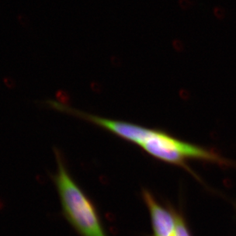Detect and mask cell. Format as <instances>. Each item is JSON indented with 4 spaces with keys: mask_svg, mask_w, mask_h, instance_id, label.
Segmentation results:
<instances>
[{
    "mask_svg": "<svg viewBox=\"0 0 236 236\" xmlns=\"http://www.w3.org/2000/svg\"><path fill=\"white\" fill-rule=\"evenodd\" d=\"M55 183L64 214L82 236H106L93 204L70 175L58 154Z\"/></svg>",
    "mask_w": 236,
    "mask_h": 236,
    "instance_id": "obj_1",
    "label": "cell"
},
{
    "mask_svg": "<svg viewBox=\"0 0 236 236\" xmlns=\"http://www.w3.org/2000/svg\"><path fill=\"white\" fill-rule=\"evenodd\" d=\"M140 146L152 157L164 162L184 166L187 160L199 159L227 164L215 152L182 141L158 129L148 128Z\"/></svg>",
    "mask_w": 236,
    "mask_h": 236,
    "instance_id": "obj_2",
    "label": "cell"
},
{
    "mask_svg": "<svg viewBox=\"0 0 236 236\" xmlns=\"http://www.w3.org/2000/svg\"><path fill=\"white\" fill-rule=\"evenodd\" d=\"M143 197L151 217L153 236H174L176 217L159 204L148 191L143 192Z\"/></svg>",
    "mask_w": 236,
    "mask_h": 236,
    "instance_id": "obj_3",
    "label": "cell"
},
{
    "mask_svg": "<svg viewBox=\"0 0 236 236\" xmlns=\"http://www.w3.org/2000/svg\"><path fill=\"white\" fill-rule=\"evenodd\" d=\"M176 217V227L174 236H190L185 222L180 216Z\"/></svg>",
    "mask_w": 236,
    "mask_h": 236,
    "instance_id": "obj_4",
    "label": "cell"
},
{
    "mask_svg": "<svg viewBox=\"0 0 236 236\" xmlns=\"http://www.w3.org/2000/svg\"><path fill=\"white\" fill-rule=\"evenodd\" d=\"M213 12H214V14L215 15L216 17L219 19H222L224 17V15H225L224 9L222 8L221 7H218V6L214 7L213 9Z\"/></svg>",
    "mask_w": 236,
    "mask_h": 236,
    "instance_id": "obj_5",
    "label": "cell"
},
{
    "mask_svg": "<svg viewBox=\"0 0 236 236\" xmlns=\"http://www.w3.org/2000/svg\"><path fill=\"white\" fill-rule=\"evenodd\" d=\"M3 82L6 86L9 88L12 89L15 87V82L14 80L9 77H5L3 78Z\"/></svg>",
    "mask_w": 236,
    "mask_h": 236,
    "instance_id": "obj_6",
    "label": "cell"
},
{
    "mask_svg": "<svg viewBox=\"0 0 236 236\" xmlns=\"http://www.w3.org/2000/svg\"><path fill=\"white\" fill-rule=\"evenodd\" d=\"M179 4L182 9L188 10L190 8V5L188 3L186 0H179Z\"/></svg>",
    "mask_w": 236,
    "mask_h": 236,
    "instance_id": "obj_7",
    "label": "cell"
},
{
    "mask_svg": "<svg viewBox=\"0 0 236 236\" xmlns=\"http://www.w3.org/2000/svg\"><path fill=\"white\" fill-rule=\"evenodd\" d=\"M17 19H18L19 22L22 25H25L28 23V19L27 18H26V16H24V15H22V14L19 15Z\"/></svg>",
    "mask_w": 236,
    "mask_h": 236,
    "instance_id": "obj_8",
    "label": "cell"
},
{
    "mask_svg": "<svg viewBox=\"0 0 236 236\" xmlns=\"http://www.w3.org/2000/svg\"><path fill=\"white\" fill-rule=\"evenodd\" d=\"M186 1L190 5V6L195 5L196 3V0H186Z\"/></svg>",
    "mask_w": 236,
    "mask_h": 236,
    "instance_id": "obj_9",
    "label": "cell"
},
{
    "mask_svg": "<svg viewBox=\"0 0 236 236\" xmlns=\"http://www.w3.org/2000/svg\"><path fill=\"white\" fill-rule=\"evenodd\" d=\"M4 207H5V205H4L3 201L2 199H0V211L2 210V209L4 208Z\"/></svg>",
    "mask_w": 236,
    "mask_h": 236,
    "instance_id": "obj_10",
    "label": "cell"
}]
</instances>
